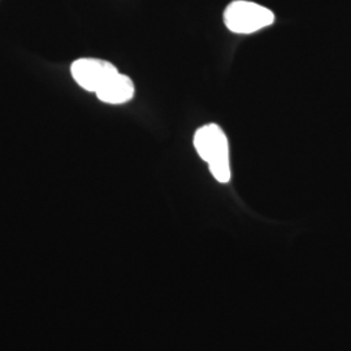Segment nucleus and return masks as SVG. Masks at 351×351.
Masks as SVG:
<instances>
[{
  "label": "nucleus",
  "instance_id": "nucleus-1",
  "mask_svg": "<svg viewBox=\"0 0 351 351\" xmlns=\"http://www.w3.org/2000/svg\"><path fill=\"white\" fill-rule=\"evenodd\" d=\"M194 146L198 155L208 164L215 180L226 184L232 178L229 143L224 130L216 124L202 126L194 136Z\"/></svg>",
  "mask_w": 351,
  "mask_h": 351
},
{
  "label": "nucleus",
  "instance_id": "nucleus-3",
  "mask_svg": "<svg viewBox=\"0 0 351 351\" xmlns=\"http://www.w3.org/2000/svg\"><path fill=\"white\" fill-rule=\"evenodd\" d=\"M117 72V68L112 63L91 58L78 59L71 66V73L77 85L90 93H97L103 84Z\"/></svg>",
  "mask_w": 351,
  "mask_h": 351
},
{
  "label": "nucleus",
  "instance_id": "nucleus-2",
  "mask_svg": "<svg viewBox=\"0 0 351 351\" xmlns=\"http://www.w3.org/2000/svg\"><path fill=\"white\" fill-rule=\"evenodd\" d=\"M226 27L236 34H252L275 23V14L261 4L236 0L224 12Z\"/></svg>",
  "mask_w": 351,
  "mask_h": 351
},
{
  "label": "nucleus",
  "instance_id": "nucleus-4",
  "mask_svg": "<svg viewBox=\"0 0 351 351\" xmlns=\"http://www.w3.org/2000/svg\"><path fill=\"white\" fill-rule=\"evenodd\" d=\"M134 93L136 88L133 81L128 75L117 72L111 78H108L95 94L103 103L124 104L126 101H132Z\"/></svg>",
  "mask_w": 351,
  "mask_h": 351
}]
</instances>
